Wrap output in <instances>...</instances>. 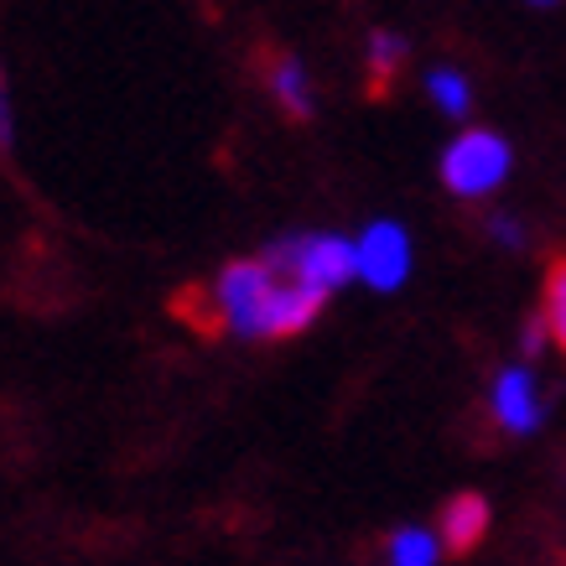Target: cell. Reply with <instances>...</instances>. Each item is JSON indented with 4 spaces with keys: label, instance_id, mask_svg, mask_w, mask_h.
<instances>
[{
    "label": "cell",
    "instance_id": "cell-8",
    "mask_svg": "<svg viewBox=\"0 0 566 566\" xmlns=\"http://www.w3.org/2000/svg\"><path fill=\"white\" fill-rule=\"evenodd\" d=\"M400 63H406V42H400V36H395V32H375V36H369L364 69H369V94H375V99H385V94H390Z\"/></svg>",
    "mask_w": 566,
    "mask_h": 566
},
{
    "label": "cell",
    "instance_id": "cell-12",
    "mask_svg": "<svg viewBox=\"0 0 566 566\" xmlns=\"http://www.w3.org/2000/svg\"><path fill=\"white\" fill-rule=\"evenodd\" d=\"M17 140V125H11V94H6V78H0V151H11Z\"/></svg>",
    "mask_w": 566,
    "mask_h": 566
},
{
    "label": "cell",
    "instance_id": "cell-13",
    "mask_svg": "<svg viewBox=\"0 0 566 566\" xmlns=\"http://www.w3.org/2000/svg\"><path fill=\"white\" fill-rule=\"evenodd\" d=\"M541 6H546V0H541Z\"/></svg>",
    "mask_w": 566,
    "mask_h": 566
},
{
    "label": "cell",
    "instance_id": "cell-4",
    "mask_svg": "<svg viewBox=\"0 0 566 566\" xmlns=\"http://www.w3.org/2000/svg\"><path fill=\"white\" fill-rule=\"evenodd\" d=\"M411 271V240H406V229H395V223H375L369 234L359 240V275L379 292H390L400 286Z\"/></svg>",
    "mask_w": 566,
    "mask_h": 566
},
{
    "label": "cell",
    "instance_id": "cell-7",
    "mask_svg": "<svg viewBox=\"0 0 566 566\" xmlns=\"http://www.w3.org/2000/svg\"><path fill=\"white\" fill-rule=\"evenodd\" d=\"M483 531H489V504H483V494H452L442 510V546L452 551V556H468V551L483 541Z\"/></svg>",
    "mask_w": 566,
    "mask_h": 566
},
{
    "label": "cell",
    "instance_id": "cell-9",
    "mask_svg": "<svg viewBox=\"0 0 566 566\" xmlns=\"http://www.w3.org/2000/svg\"><path fill=\"white\" fill-rule=\"evenodd\" d=\"M541 323H546V338L566 354V255H556L546 265V281H541Z\"/></svg>",
    "mask_w": 566,
    "mask_h": 566
},
{
    "label": "cell",
    "instance_id": "cell-2",
    "mask_svg": "<svg viewBox=\"0 0 566 566\" xmlns=\"http://www.w3.org/2000/svg\"><path fill=\"white\" fill-rule=\"evenodd\" d=\"M265 255L275 260V265H286V271L302 281V286H312V292H338L348 275L359 271V250L348 240H338V234H302V240H281L271 244Z\"/></svg>",
    "mask_w": 566,
    "mask_h": 566
},
{
    "label": "cell",
    "instance_id": "cell-11",
    "mask_svg": "<svg viewBox=\"0 0 566 566\" xmlns=\"http://www.w3.org/2000/svg\"><path fill=\"white\" fill-rule=\"evenodd\" d=\"M427 88H431V99L442 104L447 115H463L468 109V84H463V73L458 69H437L427 78Z\"/></svg>",
    "mask_w": 566,
    "mask_h": 566
},
{
    "label": "cell",
    "instance_id": "cell-1",
    "mask_svg": "<svg viewBox=\"0 0 566 566\" xmlns=\"http://www.w3.org/2000/svg\"><path fill=\"white\" fill-rule=\"evenodd\" d=\"M327 296L302 286L286 265H275L271 255H244L229 260L208 286H192L172 302L198 333H240V338H296L317 323Z\"/></svg>",
    "mask_w": 566,
    "mask_h": 566
},
{
    "label": "cell",
    "instance_id": "cell-5",
    "mask_svg": "<svg viewBox=\"0 0 566 566\" xmlns=\"http://www.w3.org/2000/svg\"><path fill=\"white\" fill-rule=\"evenodd\" d=\"M260 78L271 88V99L292 115V120H307L312 115V88H307V73L296 63L286 48H260Z\"/></svg>",
    "mask_w": 566,
    "mask_h": 566
},
{
    "label": "cell",
    "instance_id": "cell-10",
    "mask_svg": "<svg viewBox=\"0 0 566 566\" xmlns=\"http://www.w3.org/2000/svg\"><path fill=\"white\" fill-rule=\"evenodd\" d=\"M437 556H442V546L427 531H400L390 541V566H437Z\"/></svg>",
    "mask_w": 566,
    "mask_h": 566
},
{
    "label": "cell",
    "instance_id": "cell-3",
    "mask_svg": "<svg viewBox=\"0 0 566 566\" xmlns=\"http://www.w3.org/2000/svg\"><path fill=\"white\" fill-rule=\"evenodd\" d=\"M510 172V146L494 136V130H463V136L447 146L442 156V182L458 198H479V192H494Z\"/></svg>",
    "mask_w": 566,
    "mask_h": 566
},
{
    "label": "cell",
    "instance_id": "cell-6",
    "mask_svg": "<svg viewBox=\"0 0 566 566\" xmlns=\"http://www.w3.org/2000/svg\"><path fill=\"white\" fill-rule=\"evenodd\" d=\"M494 421L504 431H535L541 421V400H535L531 369H504L494 385Z\"/></svg>",
    "mask_w": 566,
    "mask_h": 566
}]
</instances>
